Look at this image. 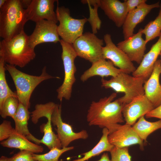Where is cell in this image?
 <instances>
[{"mask_svg": "<svg viewBox=\"0 0 161 161\" xmlns=\"http://www.w3.org/2000/svg\"><path fill=\"white\" fill-rule=\"evenodd\" d=\"M0 144L4 147L18 148L21 151H29L34 153H41L44 151L42 146L32 143L16 131L8 139L1 141Z\"/></svg>", "mask_w": 161, "mask_h": 161, "instance_id": "cell-21", "label": "cell"}, {"mask_svg": "<svg viewBox=\"0 0 161 161\" xmlns=\"http://www.w3.org/2000/svg\"><path fill=\"white\" fill-rule=\"evenodd\" d=\"M62 48L61 58L63 62L64 76L62 85L56 90L57 99L61 102L63 99L69 100L71 97L72 87L76 81L75 75L76 68L74 61L78 56L72 44L61 39Z\"/></svg>", "mask_w": 161, "mask_h": 161, "instance_id": "cell-6", "label": "cell"}, {"mask_svg": "<svg viewBox=\"0 0 161 161\" xmlns=\"http://www.w3.org/2000/svg\"><path fill=\"white\" fill-rule=\"evenodd\" d=\"M81 2L83 4L88 5L89 16L87 18L91 27L92 33L94 34L97 32V30L100 29L101 21L98 16L97 10L100 5V0H82Z\"/></svg>", "mask_w": 161, "mask_h": 161, "instance_id": "cell-26", "label": "cell"}, {"mask_svg": "<svg viewBox=\"0 0 161 161\" xmlns=\"http://www.w3.org/2000/svg\"><path fill=\"white\" fill-rule=\"evenodd\" d=\"M160 58H161V60H160L161 61V52L160 53Z\"/></svg>", "mask_w": 161, "mask_h": 161, "instance_id": "cell-40", "label": "cell"}, {"mask_svg": "<svg viewBox=\"0 0 161 161\" xmlns=\"http://www.w3.org/2000/svg\"><path fill=\"white\" fill-rule=\"evenodd\" d=\"M33 153L28 150L21 151L10 157L11 161H38L33 158Z\"/></svg>", "mask_w": 161, "mask_h": 161, "instance_id": "cell-33", "label": "cell"}, {"mask_svg": "<svg viewBox=\"0 0 161 161\" xmlns=\"http://www.w3.org/2000/svg\"><path fill=\"white\" fill-rule=\"evenodd\" d=\"M117 93L93 101L87 111L86 119L90 126L106 128L109 134L116 130L124 122L122 110L124 104L117 99L113 101Z\"/></svg>", "mask_w": 161, "mask_h": 161, "instance_id": "cell-1", "label": "cell"}, {"mask_svg": "<svg viewBox=\"0 0 161 161\" xmlns=\"http://www.w3.org/2000/svg\"><path fill=\"white\" fill-rule=\"evenodd\" d=\"M5 64L3 59L0 58V108L8 97H17L16 92H13L7 84L5 74Z\"/></svg>", "mask_w": 161, "mask_h": 161, "instance_id": "cell-28", "label": "cell"}, {"mask_svg": "<svg viewBox=\"0 0 161 161\" xmlns=\"http://www.w3.org/2000/svg\"><path fill=\"white\" fill-rule=\"evenodd\" d=\"M142 33L145 37V40L147 43L157 37H159L161 34V3L157 16L155 19L149 22L144 28L143 29Z\"/></svg>", "mask_w": 161, "mask_h": 161, "instance_id": "cell-27", "label": "cell"}, {"mask_svg": "<svg viewBox=\"0 0 161 161\" xmlns=\"http://www.w3.org/2000/svg\"><path fill=\"white\" fill-rule=\"evenodd\" d=\"M57 6L55 11L58 21V31L59 36L64 41L71 44L83 34L84 26L87 21L86 18L77 19L70 16L69 8L64 6Z\"/></svg>", "mask_w": 161, "mask_h": 161, "instance_id": "cell-7", "label": "cell"}, {"mask_svg": "<svg viewBox=\"0 0 161 161\" xmlns=\"http://www.w3.org/2000/svg\"><path fill=\"white\" fill-rule=\"evenodd\" d=\"M55 0H32L27 10L28 21L35 23L46 20L57 23L58 20L54 10Z\"/></svg>", "mask_w": 161, "mask_h": 161, "instance_id": "cell-14", "label": "cell"}, {"mask_svg": "<svg viewBox=\"0 0 161 161\" xmlns=\"http://www.w3.org/2000/svg\"><path fill=\"white\" fill-rule=\"evenodd\" d=\"M0 161H11L10 158L4 156H2L0 157Z\"/></svg>", "mask_w": 161, "mask_h": 161, "instance_id": "cell-38", "label": "cell"}, {"mask_svg": "<svg viewBox=\"0 0 161 161\" xmlns=\"http://www.w3.org/2000/svg\"><path fill=\"white\" fill-rule=\"evenodd\" d=\"M5 67L14 82L16 89V92L19 103L27 108L30 107V101L31 95L36 87L43 81L54 78H59L49 75L45 66L39 76L27 74L17 69L16 66L6 64Z\"/></svg>", "mask_w": 161, "mask_h": 161, "instance_id": "cell-4", "label": "cell"}, {"mask_svg": "<svg viewBox=\"0 0 161 161\" xmlns=\"http://www.w3.org/2000/svg\"><path fill=\"white\" fill-rule=\"evenodd\" d=\"M19 104L17 97H11L7 98L0 108V114L1 117L5 118L10 117L13 118L16 113Z\"/></svg>", "mask_w": 161, "mask_h": 161, "instance_id": "cell-29", "label": "cell"}, {"mask_svg": "<svg viewBox=\"0 0 161 161\" xmlns=\"http://www.w3.org/2000/svg\"><path fill=\"white\" fill-rule=\"evenodd\" d=\"M73 146L63 148L61 149L53 148L45 154H38L33 153V157L35 160L38 161H58L60 156L64 153L73 149Z\"/></svg>", "mask_w": 161, "mask_h": 161, "instance_id": "cell-30", "label": "cell"}, {"mask_svg": "<svg viewBox=\"0 0 161 161\" xmlns=\"http://www.w3.org/2000/svg\"><path fill=\"white\" fill-rule=\"evenodd\" d=\"M161 52V34L157 41L152 45L150 50L145 54L138 67L132 73V76L142 77L146 80L150 76L154 64Z\"/></svg>", "mask_w": 161, "mask_h": 161, "instance_id": "cell-18", "label": "cell"}, {"mask_svg": "<svg viewBox=\"0 0 161 161\" xmlns=\"http://www.w3.org/2000/svg\"><path fill=\"white\" fill-rule=\"evenodd\" d=\"M155 108L145 95L123 105L122 113L126 124L133 126L137 120Z\"/></svg>", "mask_w": 161, "mask_h": 161, "instance_id": "cell-12", "label": "cell"}, {"mask_svg": "<svg viewBox=\"0 0 161 161\" xmlns=\"http://www.w3.org/2000/svg\"><path fill=\"white\" fill-rule=\"evenodd\" d=\"M108 139L110 143L118 148L128 147L138 144L140 149H143V141L131 126L126 124L121 125L116 130L109 134Z\"/></svg>", "mask_w": 161, "mask_h": 161, "instance_id": "cell-15", "label": "cell"}, {"mask_svg": "<svg viewBox=\"0 0 161 161\" xmlns=\"http://www.w3.org/2000/svg\"><path fill=\"white\" fill-rule=\"evenodd\" d=\"M161 74V61L155 62L153 71L143 85L145 95L155 108L161 105V84L159 78Z\"/></svg>", "mask_w": 161, "mask_h": 161, "instance_id": "cell-17", "label": "cell"}, {"mask_svg": "<svg viewBox=\"0 0 161 161\" xmlns=\"http://www.w3.org/2000/svg\"><path fill=\"white\" fill-rule=\"evenodd\" d=\"M100 7L118 27H122L128 13L124 1L118 0H100Z\"/></svg>", "mask_w": 161, "mask_h": 161, "instance_id": "cell-19", "label": "cell"}, {"mask_svg": "<svg viewBox=\"0 0 161 161\" xmlns=\"http://www.w3.org/2000/svg\"><path fill=\"white\" fill-rule=\"evenodd\" d=\"M96 161H112L109 158L107 153H104L102 155L101 158Z\"/></svg>", "mask_w": 161, "mask_h": 161, "instance_id": "cell-37", "label": "cell"}, {"mask_svg": "<svg viewBox=\"0 0 161 161\" xmlns=\"http://www.w3.org/2000/svg\"><path fill=\"white\" fill-rule=\"evenodd\" d=\"M160 5L159 2L150 4L143 3L129 12L122 26L124 40L132 36L136 26L144 20L152 10L160 8Z\"/></svg>", "mask_w": 161, "mask_h": 161, "instance_id": "cell-16", "label": "cell"}, {"mask_svg": "<svg viewBox=\"0 0 161 161\" xmlns=\"http://www.w3.org/2000/svg\"><path fill=\"white\" fill-rule=\"evenodd\" d=\"M7 1V0H0V8L4 5Z\"/></svg>", "mask_w": 161, "mask_h": 161, "instance_id": "cell-39", "label": "cell"}, {"mask_svg": "<svg viewBox=\"0 0 161 161\" xmlns=\"http://www.w3.org/2000/svg\"><path fill=\"white\" fill-rule=\"evenodd\" d=\"M15 131L9 121L4 120L0 125V141L8 139Z\"/></svg>", "mask_w": 161, "mask_h": 161, "instance_id": "cell-32", "label": "cell"}, {"mask_svg": "<svg viewBox=\"0 0 161 161\" xmlns=\"http://www.w3.org/2000/svg\"><path fill=\"white\" fill-rule=\"evenodd\" d=\"M103 39L106 44L102 48L103 59L110 60L114 66L123 72L128 74L133 72L136 68L127 55L113 43L111 35L105 34Z\"/></svg>", "mask_w": 161, "mask_h": 161, "instance_id": "cell-10", "label": "cell"}, {"mask_svg": "<svg viewBox=\"0 0 161 161\" xmlns=\"http://www.w3.org/2000/svg\"><path fill=\"white\" fill-rule=\"evenodd\" d=\"M145 116L147 118L156 117L161 119V105L148 112Z\"/></svg>", "mask_w": 161, "mask_h": 161, "instance_id": "cell-35", "label": "cell"}, {"mask_svg": "<svg viewBox=\"0 0 161 161\" xmlns=\"http://www.w3.org/2000/svg\"><path fill=\"white\" fill-rule=\"evenodd\" d=\"M102 135L97 144L89 151L83 153L81 155L84 156L82 158L75 160L72 161H86L92 157L97 156L103 152H110L114 146L109 142L108 136L109 132L106 128H103Z\"/></svg>", "mask_w": 161, "mask_h": 161, "instance_id": "cell-24", "label": "cell"}, {"mask_svg": "<svg viewBox=\"0 0 161 161\" xmlns=\"http://www.w3.org/2000/svg\"><path fill=\"white\" fill-rule=\"evenodd\" d=\"M142 28L128 38L119 42L117 46L132 61L140 64L145 55L147 43L142 37Z\"/></svg>", "mask_w": 161, "mask_h": 161, "instance_id": "cell-13", "label": "cell"}, {"mask_svg": "<svg viewBox=\"0 0 161 161\" xmlns=\"http://www.w3.org/2000/svg\"><path fill=\"white\" fill-rule=\"evenodd\" d=\"M101 81L102 87L111 89L117 93H124L123 96L117 99L124 105L145 94L143 85L146 80L142 77H135L122 72L109 80L102 78Z\"/></svg>", "mask_w": 161, "mask_h": 161, "instance_id": "cell-5", "label": "cell"}, {"mask_svg": "<svg viewBox=\"0 0 161 161\" xmlns=\"http://www.w3.org/2000/svg\"><path fill=\"white\" fill-rule=\"evenodd\" d=\"M35 49L30 45L24 30L9 40L0 41V58L5 64L23 68L35 59Z\"/></svg>", "mask_w": 161, "mask_h": 161, "instance_id": "cell-2", "label": "cell"}, {"mask_svg": "<svg viewBox=\"0 0 161 161\" xmlns=\"http://www.w3.org/2000/svg\"><path fill=\"white\" fill-rule=\"evenodd\" d=\"M30 114L28 109L19 103L16 113L13 118L15 122V129L16 132L25 136L30 141L39 145L40 143V140L34 136L28 128V122Z\"/></svg>", "mask_w": 161, "mask_h": 161, "instance_id": "cell-22", "label": "cell"}, {"mask_svg": "<svg viewBox=\"0 0 161 161\" xmlns=\"http://www.w3.org/2000/svg\"><path fill=\"white\" fill-rule=\"evenodd\" d=\"M146 0H124L128 13L136 8L140 4L146 3Z\"/></svg>", "mask_w": 161, "mask_h": 161, "instance_id": "cell-34", "label": "cell"}, {"mask_svg": "<svg viewBox=\"0 0 161 161\" xmlns=\"http://www.w3.org/2000/svg\"><path fill=\"white\" fill-rule=\"evenodd\" d=\"M72 45L77 56L92 64L104 59L102 53L103 40L93 33L87 32L83 34Z\"/></svg>", "mask_w": 161, "mask_h": 161, "instance_id": "cell-8", "label": "cell"}, {"mask_svg": "<svg viewBox=\"0 0 161 161\" xmlns=\"http://www.w3.org/2000/svg\"><path fill=\"white\" fill-rule=\"evenodd\" d=\"M28 21L20 0H7L0 8V37L9 40L19 34Z\"/></svg>", "mask_w": 161, "mask_h": 161, "instance_id": "cell-3", "label": "cell"}, {"mask_svg": "<svg viewBox=\"0 0 161 161\" xmlns=\"http://www.w3.org/2000/svg\"><path fill=\"white\" fill-rule=\"evenodd\" d=\"M52 111H49L44 113L43 117L47 119V121L46 123L42 124L40 126L41 131L44 134L40 143L47 146L50 150L53 148L61 149L62 148L61 142L57 134L53 131L51 121V116Z\"/></svg>", "mask_w": 161, "mask_h": 161, "instance_id": "cell-23", "label": "cell"}, {"mask_svg": "<svg viewBox=\"0 0 161 161\" xmlns=\"http://www.w3.org/2000/svg\"><path fill=\"white\" fill-rule=\"evenodd\" d=\"M61 114V104H56L51 114L50 120L52 125L56 127L55 130L62 148L67 147L75 140L87 138L89 135L86 130H83L78 132H74L71 125L63 121Z\"/></svg>", "mask_w": 161, "mask_h": 161, "instance_id": "cell-9", "label": "cell"}, {"mask_svg": "<svg viewBox=\"0 0 161 161\" xmlns=\"http://www.w3.org/2000/svg\"><path fill=\"white\" fill-rule=\"evenodd\" d=\"M110 152L112 161H131L128 147L119 148L114 146Z\"/></svg>", "mask_w": 161, "mask_h": 161, "instance_id": "cell-31", "label": "cell"}, {"mask_svg": "<svg viewBox=\"0 0 161 161\" xmlns=\"http://www.w3.org/2000/svg\"><path fill=\"white\" fill-rule=\"evenodd\" d=\"M20 1L23 7L27 9L31 4L32 0H20Z\"/></svg>", "mask_w": 161, "mask_h": 161, "instance_id": "cell-36", "label": "cell"}, {"mask_svg": "<svg viewBox=\"0 0 161 161\" xmlns=\"http://www.w3.org/2000/svg\"><path fill=\"white\" fill-rule=\"evenodd\" d=\"M35 23L33 32L29 36V43L31 47L35 49L36 46L41 43L60 42L61 39L57 23L46 20Z\"/></svg>", "mask_w": 161, "mask_h": 161, "instance_id": "cell-11", "label": "cell"}, {"mask_svg": "<svg viewBox=\"0 0 161 161\" xmlns=\"http://www.w3.org/2000/svg\"><path fill=\"white\" fill-rule=\"evenodd\" d=\"M122 72L115 67L110 60L102 59L92 64L91 66L81 76L80 79L84 82L95 76H100L102 78L109 76L115 77Z\"/></svg>", "mask_w": 161, "mask_h": 161, "instance_id": "cell-20", "label": "cell"}, {"mask_svg": "<svg viewBox=\"0 0 161 161\" xmlns=\"http://www.w3.org/2000/svg\"><path fill=\"white\" fill-rule=\"evenodd\" d=\"M132 127L140 138L145 141L150 134L161 128V119L156 122H150L147 121L144 116H143Z\"/></svg>", "mask_w": 161, "mask_h": 161, "instance_id": "cell-25", "label": "cell"}]
</instances>
